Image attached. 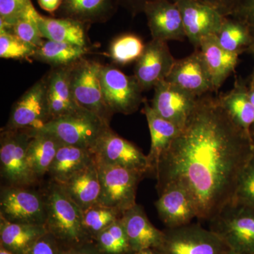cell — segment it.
Returning a JSON list of instances; mask_svg holds the SVG:
<instances>
[{
    "instance_id": "1",
    "label": "cell",
    "mask_w": 254,
    "mask_h": 254,
    "mask_svg": "<svg viewBox=\"0 0 254 254\" xmlns=\"http://www.w3.org/2000/svg\"><path fill=\"white\" fill-rule=\"evenodd\" d=\"M254 154L252 135L233 121L220 98L198 97L186 126L160 158L157 190L183 187L194 201L197 218L210 222L233 200Z\"/></svg>"
},
{
    "instance_id": "2",
    "label": "cell",
    "mask_w": 254,
    "mask_h": 254,
    "mask_svg": "<svg viewBox=\"0 0 254 254\" xmlns=\"http://www.w3.org/2000/svg\"><path fill=\"white\" fill-rule=\"evenodd\" d=\"M46 198V227L61 249L93 242L83 226V213L59 184L51 181L44 190Z\"/></svg>"
},
{
    "instance_id": "3",
    "label": "cell",
    "mask_w": 254,
    "mask_h": 254,
    "mask_svg": "<svg viewBox=\"0 0 254 254\" xmlns=\"http://www.w3.org/2000/svg\"><path fill=\"white\" fill-rule=\"evenodd\" d=\"M32 130L4 128L0 135V173L6 186L32 187L36 180L27 161Z\"/></svg>"
},
{
    "instance_id": "4",
    "label": "cell",
    "mask_w": 254,
    "mask_h": 254,
    "mask_svg": "<svg viewBox=\"0 0 254 254\" xmlns=\"http://www.w3.org/2000/svg\"><path fill=\"white\" fill-rule=\"evenodd\" d=\"M109 128V124L98 115L80 108L72 113L53 119L41 130L53 135L64 144L93 151L100 137Z\"/></svg>"
},
{
    "instance_id": "5",
    "label": "cell",
    "mask_w": 254,
    "mask_h": 254,
    "mask_svg": "<svg viewBox=\"0 0 254 254\" xmlns=\"http://www.w3.org/2000/svg\"><path fill=\"white\" fill-rule=\"evenodd\" d=\"M209 222L232 252L254 254V209L232 201Z\"/></svg>"
},
{
    "instance_id": "6",
    "label": "cell",
    "mask_w": 254,
    "mask_h": 254,
    "mask_svg": "<svg viewBox=\"0 0 254 254\" xmlns=\"http://www.w3.org/2000/svg\"><path fill=\"white\" fill-rule=\"evenodd\" d=\"M103 65L94 60H80L69 66V84L71 93L78 106L98 115L110 124L113 113L106 104L100 73Z\"/></svg>"
},
{
    "instance_id": "7",
    "label": "cell",
    "mask_w": 254,
    "mask_h": 254,
    "mask_svg": "<svg viewBox=\"0 0 254 254\" xmlns=\"http://www.w3.org/2000/svg\"><path fill=\"white\" fill-rule=\"evenodd\" d=\"M160 254H227L230 250L215 232L198 224L164 230Z\"/></svg>"
},
{
    "instance_id": "8",
    "label": "cell",
    "mask_w": 254,
    "mask_h": 254,
    "mask_svg": "<svg viewBox=\"0 0 254 254\" xmlns=\"http://www.w3.org/2000/svg\"><path fill=\"white\" fill-rule=\"evenodd\" d=\"M95 163L101 185L98 203L123 214L136 205L137 189L145 175L118 165Z\"/></svg>"
},
{
    "instance_id": "9",
    "label": "cell",
    "mask_w": 254,
    "mask_h": 254,
    "mask_svg": "<svg viewBox=\"0 0 254 254\" xmlns=\"http://www.w3.org/2000/svg\"><path fill=\"white\" fill-rule=\"evenodd\" d=\"M0 217L14 223L46 226L44 190L40 191L31 187H2L0 193Z\"/></svg>"
},
{
    "instance_id": "10",
    "label": "cell",
    "mask_w": 254,
    "mask_h": 254,
    "mask_svg": "<svg viewBox=\"0 0 254 254\" xmlns=\"http://www.w3.org/2000/svg\"><path fill=\"white\" fill-rule=\"evenodd\" d=\"M100 81L105 102L113 115H131L144 102L143 91L134 76H127L118 68L103 65Z\"/></svg>"
},
{
    "instance_id": "11",
    "label": "cell",
    "mask_w": 254,
    "mask_h": 254,
    "mask_svg": "<svg viewBox=\"0 0 254 254\" xmlns=\"http://www.w3.org/2000/svg\"><path fill=\"white\" fill-rule=\"evenodd\" d=\"M53 120L45 78L33 85L13 105L4 128L41 130Z\"/></svg>"
},
{
    "instance_id": "12",
    "label": "cell",
    "mask_w": 254,
    "mask_h": 254,
    "mask_svg": "<svg viewBox=\"0 0 254 254\" xmlns=\"http://www.w3.org/2000/svg\"><path fill=\"white\" fill-rule=\"evenodd\" d=\"M95 162L118 165L145 175L150 173L147 155L136 145L119 136L111 128L100 137L93 150Z\"/></svg>"
},
{
    "instance_id": "13",
    "label": "cell",
    "mask_w": 254,
    "mask_h": 254,
    "mask_svg": "<svg viewBox=\"0 0 254 254\" xmlns=\"http://www.w3.org/2000/svg\"><path fill=\"white\" fill-rule=\"evenodd\" d=\"M136 62L133 76L142 91H147L166 79L176 60L167 42L152 39Z\"/></svg>"
},
{
    "instance_id": "14",
    "label": "cell",
    "mask_w": 254,
    "mask_h": 254,
    "mask_svg": "<svg viewBox=\"0 0 254 254\" xmlns=\"http://www.w3.org/2000/svg\"><path fill=\"white\" fill-rule=\"evenodd\" d=\"M198 97L163 81L154 88L151 108L161 118L182 129L194 110Z\"/></svg>"
},
{
    "instance_id": "15",
    "label": "cell",
    "mask_w": 254,
    "mask_h": 254,
    "mask_svg": "<svg viewBox=\"0 0 254 254\" xmlns=\"http://www.w3.org/2000/svg\"><path fill=\"white\" fill-rule=\"evenodd\" d=\"M187 38L195 49L205 37L217 35L225 16L216 9L195 0H176Z\"/></svg>"
},
{
    "instance_id": "16",
    "label": "cell",
    "mask_w": 254,
    "mask_h": 254,
    "mask_svg": "<svg viewBox=\"0 0 254 254\" xmlns=\"http://www.w3.org/2000/svg\"><path fill=\"white\" fill-rule=\"evenodd\" d=\"M152 39L164 42L182 41L187 38L178 6L172 0H155L144 11Z\"/></svg>"
},
{
    "instance_id": "17",
    "label": "cell",
    "mask_w": 254,
    "mask_h": 254,
    "mask_svg": "<svg viewBox=\"0 0 254 254\" xmlns=\"http://www.w3.org/2000/svg\"><path fill=\"white\" fill-rule=\"evenodd\" d=\"M165 81L198 98L215 91L206 65L198 49H195L187 58L176 60Z\"/></svg>"
},
{
    "instance_id": "18",
    "label": "cell",
    "mask_w": 254,
    "mask_h": 254,
    "mask_svg": "<svg viewBox=\"0 0 254 254\" xmlns=\"http://www.w3.org/2000/svg\"><path fill=\"white\" fill-rule=\"evenodd\" d=\"M158 194L155 205L160 220L167 228L184 226L197 218L198 213L194 201L183 187L170 185Z\"/></svg>"
},
{
    "instance_id": "19",
    "label": "cell",
    "mask_w": 254,
    "mask_h": 254,
    "mask_svg": "<svg viewBox=\"0 0 254 254\" xmlns=\"http://www.w3.org/2000/svg\"><path fill=\"white\" fill-rule=\"evenodd\" d=\"M121 221L133 253L158 248L163 240L164 231L154 227L137 203L123 213Z\"/></svg>"
},
{
    "instance_id": "20",
    "label": "cell",
    "mask_w": 254,
    "mask_h": 254,
    "mask_svg": "<svg viewBox=\"0 0 254 254\" xmlns=\"http://www.w3.org/2000/svg\"><path fill=\"white\" fill-rule=\"evenodd\" d=\"M60 185L82 211L98 203L101 185L95 159L86 168Z\"/></svg>"
},
{
    "instance_id": "21",
    "label": "cell",
    "mask_w": 254,
    "mask_h": 254,
    "mask_svg": "<svg viewBox=\"0 0 254 254\" xmlns=\"http://www.w3.org/2000/svg\"><path fill=\"white\" fill-rule=\"evenodd\" d=\"M197 49L199 50L204 60L214 91H218L235 71L240 55L224 50L219 45L216 35L205 37Z\"/></svg>"
},
{
    "instance_id": "22",
    "label": "cell",
    "mask_w": 254,
    "mask_h": 254,
    "mask_svg": "<svg viewBox=\"0 0 254 254\" xmlns=\"http://www.w3.org/2000/svg\"><path fill=\"white\" fill-rule=\"evenodd\" d=\"M118 6L116 0H63L55 16L86 25L105 23L113 17Z\"/></svg>"
},
{
    "instance_id": "23",
    "label": "cell",
    "mask_w": 254,
    "mask_h": 254,
    "mask_svg": "<svg viewBox=\"0 0 254 254\" xmlns=\"http://www.w3.org/2000/svg\"><path fill=\"white\" fill-rule=\"evenodd\" d=\"M143 103V112L148 122L151 138L150 149L147 158L150 173L155 175L160 158L182 130L155 113L146 100H144Z\"/></svg>"
},
{
    "instance_id": "24",
    "label": "cell",
    "mask_w": 254,
    "mask_h": 254,
    "mask_svg": "<svg viewBox=\"0 0 254 254\" xmlns=\"http://www.w3.org/2000/svg\"><path fill=\"white\" fill-rule=\"evenodd\" d=\"M69 66L52 68L44 77L53 119L68 115L82 108L75 102L71 93L68 75Z\"/></svg>"
},
{
    "instance_id": "25",
    "label": "cell",
    "mask_w": 254,
    "mask_h": 254,
    "mask_svg": "<svg viewBox=\"0 0 254 254\" xmlns=\"http://www.w3.org/2000/svg\"><path fill=\"white\" fill-rule=\"evenodd\" d=\"M94 160L93 151L61 143L48 175L51 181L61 185Z\"/></svg>"
},
{
    "instance_id": "26",
    "label": "cell",
    "mask_w": 254,
    "mask_h": 254,
    "mask_svg": "<svg viewBox=\"0 0 254 254\" xmlns=\"http://www.w3.org/2000/svg\"><path fill=\"white\" fill-rule=\"evenodd\" d=\"M32 137L27 150L28 167L37 181L48 175L50 167L61 142L48 132L32 130Z\"/></svg>"
},
{
    "instance_id": "27",
    "label": "cell",
    "mask_w": 254,
    "mask_h": 254,
    "mask_svg": "<svg viewBox=\"0 0 254 254\" xmlns=\"http://www.w3.org/2000/svg\"><path fill=\"white\" fill-rule=\"evenodd\" d=\"M48 232L45 225L14 223L0 217V247L15 254H26Z\"/></svg>"
},
{
    "instance_id": "28",
    "label": "cell",
    "mask_w": 254,
    "mask_h": 254,
    "mask_svg": "<svg viewBox=\"0 0 254 254\" xmlns=\"http://www.w3.org/2000/svg\"><path fill=\"white\" fill-rule=\"evenodd\" d=\"M38 23L45 39L88 48V25L71 18L46 17L41 14L38 16Z\"/></svg>"
},
{
    "instance_id": "29",
    "label": "cell",
    "mask_w": 254,
    "mask_h": 254,
    "mask_svg": "<svg viewBox=\"0 0 254 254\" xmlns=\"http://www.w3.org/2000/svg\"><path fill=\"white\" fill-rule=\"evenodd\" d=\"M219 98L233 121L248 134L252 135L251 127L254 125V106L245 85L242 82H237L231 91Z\"/></svg>"
},
{
    "instance_id": "30",
    "label": "cell",
    "mask_w": 254,
    "mask_h": 254,
    "mask_svg": "<svg viewBox=\"0 0 254 254\" xmlns=\"http://www.w3.org/2000/svg\"><path fill=\"white\" fill-rule=\"evenodd\" d=\"M88 48L46 40L37 48L33 59L47 64L52 68L66 67L84 58Z\"/></svg>"
},
{
    "instance_id": "31",
    "label": "cell",
    "mask_w": 254,
    "mask_h": 254,
    "mask_svg": "<svg viewBox=\"0 0 254 254\" xmlns=\"http://www.w3.org/2000/svg\"><path fill=\"white\" fill-rule=\"evenodd\" d=\"M219 45L224 50L236 54L250 52L252 38L243 23L232 17H225L221 28L216 35Z\"/></svg>"
},
{
    "instance_id": "32",
    "label": "cell",
    "mask_w": 254,
    "mask_h": 254,
    "mask_svg": "<svg viewBox=\"0 0 254 254\" xmlns=\"http://www.w3.org/2000/svg\"><path fill=\"white\" fill-rule=\"evenodd\" d=\"M93 243L103 254H132L121 219L100 232Z\"/></svg>"
},
{
    "instance_id": "33",
    "label": "cell",
    "mask_w": 254,
    "mask_h": 254,
    "mask_svg": "<svg viewBox=\"0 0 254 254\" xmlns=\"http://www.w3.org/2000/svg\"><path fill=\"white\" fill-rule=\"evenodd\" d=\"M83 213V226L88 237L93 242L95 237L114 222L120 220L123 213L98 203Z\"/></svg>"
},
{
    "instance_id": "34",
    "label": "cell",
    "mask_w": 254,
    "mask_h": 254,
    "mask_svg": "<svg viewBox=\"0 0 254 254\" xmlns=\"http://www.w3.org/2000/svg\"><path fill=\"white\" fill-rule=\"evenodd\" d=\"M145 45L139 37L127 33L115 38L109 49V56L115 63L125 65L136 61L143 53Z\"/></svg>"
},
{
    "instance_id": "35",
    "label": "cell",
    "mask_w": 254,
    "mask_h": 254,
    "mask_svg": "<svg viewBox=\"0 0 254 254\" xmlns=\"http://www.w3.org/2000/svg\"><path fill=\"white\" fill-rule=\"evenodd\" d=\"M39 14L34 6L32 5L26 14L13 25L10 33L36 48H39L45 41V38L42 36L38 26Z\"/></svg>"
},
{
    "instance_id": "36",
    "label": "cell",
    "mask_w": 254,
    "mask_h": 254,
    "mask_svg": "<svg viewBox=\"0 0 254 254\" xmlns=\"http://www.w3.org/2000/svg\"><path fill=\"white\" fill-rule=\"evenodd\" d=\"M37 48L9 32L0 31V58L28 60L33 58Z\"/></svg>"
},
{
    "instance_id": "37",
    "label": "cell",
    "mask_w": 254,
    "mask_h": 254,
    "mask_svg": "<svg viewBox=\"0 0 254 254\" xmlns=\"http://www.w3.org/2000/svg\"><path fill=\"white\" fill-rule=\"evenodd\" d=\"M32 5L31 0H0V31L10 33Z\"/></svg>"
},
{
    "instance_id": "38",
    "label": "cell",
    "mask_w": 254,
    "mask_h": 254,
    "mask_svg": "<svg viewBox=\"0 0 254 254\" xmlns=\"http://www.w3.org/2000/svg\"><path fill=\"white\" fill-rule=\"evenodd\" d=\"M232 201L254 209V154L241 175Z\"/></svg>"
},
{
    "instance_id": "39",
    "label": "cell",
    "mask_w": 254,
    "mask_h": 254,
    "mask_svg": "<svg viewBox=\"0 0 254 254\" xmlns=\"http://www.w3.org/2000/svg\"><path fill=\"white\" fill-rule=\"evenodd\" d=\"M230 17L243 23L249 30L252 38L250 52L254 53V0H238L236 9Z\"/></svg>"
},
{
    "instance_id": "40",
    "label": "cell",
    "mask_w": 254,
    "mask_h": 254,
    "mask_svg": "<svg viewBox=\"0 0 254 254\" xmlns=\"http://www.w3.org/2000/svg\"><path fill=\"white\" fill-rule=\"evenodd\" d=\"M26 254H61V248L54 236L48 232Z\"/></svg>"
},
{
    "instance_id": "41",
    "label": "cell",
    "mask_w": 254,
    "mask_h": 254,
    "mask_svg": "<svg viewBox=\"0 0 254 254\" xmlns=\"http://www.w3.org/2000/svg\"><path fill=\"white\" fill-rule=\"evenodd\" d=\"M173 1L176 0H172ZM216 9L225 17H230L236 9L238 0H195Z\"/></svg>"
},
{
    "instance_id": "42",
    "label": "cell",
    "mask_w": 254,
    "mask_h": 254,
    "mask_svg": "<svg viewBox=\"0 0 254 254\" xmlns=\"http://www.w3.org/2000/svg\"><path fill=\"white\" fill-rule=\"evenodd\" d=\"M119 6H122L131 14L132 16L141 14L145 6L155 0H116Z\"/></svg>"
},
{
    "instance_id": "43",
    "label": "cell",
    "mask_w": 254,
    "mask_h": 254,
    "mask_svg": "<svg viewBox=\"0 0 254 254\" xmlns=\"http://www.w3.org/2000/svg\"><path fill=\"white\" fill-rule=\"evenodd\" d=\"M61 254H103L97 248L93 242H88L83 245L61 249Z\"/></svg>"
},
{
    "instance_id": "44",
    "label": "cell",
    "mask_w": 254,
    "mask_h": 254,
    "mask_svg": "<svg viewBox=\"0 0 254 254\" xmlns=\"http://www.w3.org/2000/svg\"><path fill=\"white\" fill-rule=\"evenodd\" d=\"M38 2L42 9L55 16V13L61 6L63 0H38Z\"/></svg>"
},
{
    "instance_id": "45",
    "label": "cell",
    "mask_w": 254,
    "mask_h": 254,
    "mask_svg": "<svg viewBox=\"0 0 254 254\" xmlns=\"http://www.w3.org/2000/svg\"><path fill=\"white\" fill-rule=\"evenodd\" d=\"M132 254H160L158 251L155 249H147V250L140 251V252H135Z\"/></svg>"
},
{
    "instance_id": "46",
    "label": "cell",
    "mask_w": 254,
    "mask_h": 254,
    "mask_svg": "<svg viewBox=\"0 0 254 254\" xmlns=\"http://www.w3.org/2000/svg\"><path fill=\"white\" fill-rule=\"evenodd\" d=\"M249 95H250V98L251 102L254 106V88H250L249 89Z\"/></svg>"
},
{
    "instance_id": "47",
    "label": "cell",
    "mask_w": 254,
    "mask_h": 254,
    "mask_svg": "<svg viewBox=\"0 0 254 254\" xmlns=\"http://www.w3.org/2000/svg\"><path fill=\"white\" fill-rule=\"evenodd\" d=\"M0 254H15L9 251L5 250L3 247H0Z\"/></svg>"
},
{
    "instance_id": "48",
    "label": "cell",
    "mask_w": 254,
    "mask_h": 254,
    "mask_svg": "<svg viewBox=\"0 0 254 254\" xmlns=\"http://www.w3.org/2000/svg\"><path fill=\"white\" fill-rule=\"evenodd\" d=\"M250 88H254V69L251 78Z\"/></svg>"
},
{
    "instance_id": "49",
    "label": "cell",
    "mask_w": 254,
    "mask_h": 254,
    "mask_svg": "<svg viewBox=\"0 0 254 254\" xmlns=\"http://www.w3.org/2000/svg\"><path fill=\"white\" fill-rule=\"evenodd\" d=\"M227 254H240L238 253H236V252H232V251L230 250V252H228Z\"/></svg>"
},
{
    "instance_id": "50",
    "label": "cell",
    "mask_w": 254,
    "mask_h": 254,
    "mask_svg": "<svg viewBox=\"0 0 254 254\" xmlns=\"http://www.w3.org/2000/svg\"></svg>"
}]
</instances>
